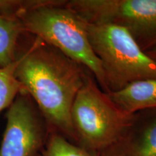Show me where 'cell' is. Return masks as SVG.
<instances>
[{"label": "cell", "instance_id": "52a82bcc", "mask_svg": "<svg viewBox=\"0 0 156 156\" xmlns=\"http://www.w3.org/2000/svg\"><path fill=\"white\" fill-rule=\"evenodd\" d=\"M100 156H156V108L132 115L129 124Z\"/></svg>", "mask_w": 156, "mask_h": 156}, {"label": "cell", "instance_id": "30bf717a", "mask_svg": "<svg viewBox=\"0 0 156 156\" xmlns=\"http://www.w3.org/2000/svg\"><path fill=\"white\" fill-rule=\"evenodd\" d=\"M36 156H100L67 140L56 132H51L46 145Z\"/></svg>", "mask_w": 156, "mask_h": 156}, {"label": "cell", "instance_id": "8992f818", "mask_svg": "<svg viewBox=\"0 0 156 156\" xmlns=\"http://www.w3.org/2000/svg\"><path fill=\"white\" fill-rule=\"evenodd\" d=\"M5 117L0 156H36L46 145L51 130L34 99L23 90Z\"/></svg>", "mask_w": 156, "mask_h": 156}, {"label": "cell", "instance_id": "7a4b0ae2", "mask_svg": "<svg viewBox=\"0 0 156 156\" xmlns=\"http://www.w3.org/2000/svg\"><path fill=\"white\" fill-rule=\"evenodd\" d=\"M16 15L23 30L61 51L92 74L108 93L101 63L93 51L87 31V22L67 0H26Z\"/></svg>", "mask_w": 156, "mask_h": 156}, {"label": "cell", "instance_id": "5b68a950", "mask_svg": "<svg viewBox=\"0 0 156 156\" xmlns=\"http://www.w3.org/2000/svg\"><path fill=\"white\" fill-rule=\"evenodd\" d=\"M67 5L87 23L125 28L145 52L156 46V0H67Z\"/></svg>", "mask_w": 156, "mask_h": 156}, {"label": "cell", "instance_id": "6da1fadb", "mask_svg": "<svg viewBox=\"0 0 156 156\" xmlns=\"http://www.w3.org/2000/svg\"><path fill=\"white\" fill-rule=\"evenodd\" d=\"M15 63V77L34 99L51 132L77 144L71 110L90 72L25 31L17 41Z\"/></svg>", "mask_w": 156, "mask_h": 156}, {"label": "cell", "instance_id": "8fae6325", "mask_svg": "<svg viewBox=\"0 0 156 156\" xmlns=\"http://www.w3.org/2000/svg\"><path fill=\"white\" fill-rule=\"evenodd\" d=\"M15 62L7 67L0 68V113L8 108L23 87L15 76Z\"/></svg>", "mask_w": 156, "mask_h": 156}, {"label": "cell", "instance_id": "3957f363", "mask_svg": "<svg viewBox=\"0 0 156 156\" xmlns=\"http://www.w3.org/2000/svg\"><path fill=\"white\" fill-rule=\"evenodd\" d=\"M87 31L101 63L108 93L135 82L156 78V61L141 49L125 28L87 23Z\"/></svg>", "mask_w": 156, "mask_h": 156}, {"label": "cell", "instance_id": "7c38bea8", "mask_svg": "<svg viewBox=\"0 0 156 156\" xmlns=\"http://www.w3.org/2000/svg\"><path fill=\"white\" fill-rule=\"evenodd\" d=\"M146 54H147L150 57L156 61V46L153 48H151V50L147 51L146 52Z\"/></svg>", "mask_w": 156, "mask_h": 156}, {"label": "cell", "instance_id": "9c48e42d", "mask_svg": "<svg viewBox=\"0 0 156 156\" xmlns=\"http://www.w3.org/2000/svg\"><path fill=\"white\" fill-rule=\"evenodd\" d=\"M24 32L18 20L0 15V68L15 62L17 41Z\"/></svg>", "mask_w": 156, "mask_h": 156}, {"label": "cell", "instance_id": "277c9868", "mask_svg": "<svg viewBox=\"0 0 156 156\" xmlns=\"http://www.w3.org/2000/svg\"><path fill=\"white\" fill-rule=\"evenodd\" d=\"M132 115L114 103L89 73L71 110L77 145L101 153L119 137Z\"/></svg>", "mask_w": 156, "mask_h": 156}, {"label": "cell", "instance_id": "ba28073f", "mask_svg": "<svg viewBox=\"0 0 156 156\" xmlns=\"http://www.w3.org/2000/svg\"><path fill=\"white\" fill-rule=\"evenodd\" d=\"M108 95L122 110L130 114L156 108V78L135 82Z\"/></svg>", "mask_w": 156, "mask_h": 156}]
</instances>
